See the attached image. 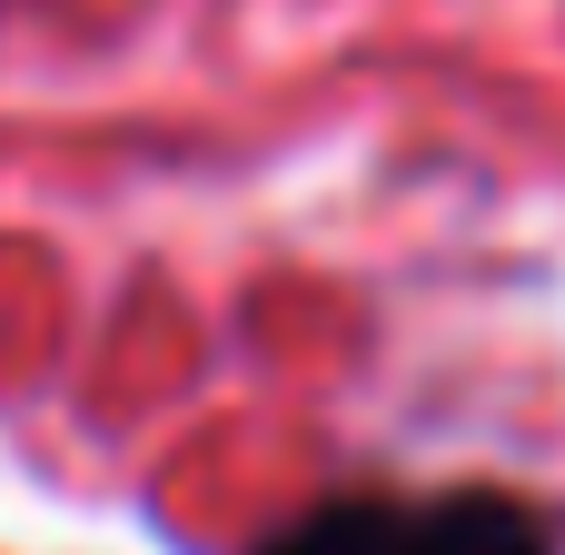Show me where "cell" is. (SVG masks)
Segmentation results:
<instances>
[{
  "mask_svg": "<svg viewBox=\"0 0 565 555\" xmlns=\"http://www.w3.org/2000/svg\"><path fill=\"white\" fill-rule=\"evenodd\" d=\"M248 555H565V536L507 487H437V497H328Z\"/></svg>",
  "mask_w": 565,
  "mask_h": 555,
  "instance_id": "6da1fadb",
  "label": "cell"
}]
</instances>
